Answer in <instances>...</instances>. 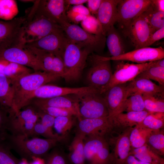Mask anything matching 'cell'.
Listing matches in <instances>:
<instances>
[{
	"mask_svg": "<svg viewBox=\"0 0 164 164\" xmlns=\"http://www.w3.org/2000/svg\"><path fill=\"white\" fill-rule=\"evenodd\" d=\"M109 148L108 143L95 155L90 164H114Z\"/></svg>",
	"mask_w": 164,
	"mask_h": 164,
	"instance_id": "b9f144b4",
	"label": "cell"
},
{
	"mask_svg": "<svg viewBox=\"0 0 164 164\" xmlns=\"http://www.w3.org/2000/svg\"><path fill=\"white\" fill-rule=\"evenodd\" d=\"M10 149L3 141H0V164H18V160L11 153Z\"/></svg>",
	"mask_w": 164,
	"mask_h": 164,
	"instance_id": "f6af8a7d",
	"label": "cell"
},
{
	"mask_svg": "<svg viewBox=\"0 0 164 164\" xmlns=\"http://www.w3.org/2000/svg\"><path fill=\"white\" fill-rule=\"evenodd\" d=\"M150 149L158 155L164 154L163 130H153L148 136L146 143Z\"/></svg>",
	"mask_w": 164,
	"mask_h": 164,
	"instance_id": "e575fe53",
	"label": "cell"
},
{
	"mask_svg": "<svg viewBox=\"0 0 164 164\" xmlns=\"http://www.w3.org/2000/svg\"><path fill=\"white\" fill-rule=\"evenodd\" d=\"M78 120L77 133L85 137L94 135L106 137L113 130L112 125L108 117L81 118Z\"/></svg>",
	"mask_w": 164,
	"mask_h": 164,
	"instance_id": "ac0fdd59",
	"label": "cell"
},
{
	"mask_svg": "<svg viewBox=\"0 0 164 164\" xmlns=\"http://www.w3.org/2000/svg\"><path fill=\"white\" fill-rule=\"evenodd\" d=\"M29 138L7 134L2 141L10 149H13L22 159L27 160H32L34 157H45L48 152L60 142L56 139Z\"/></svg>",
	"mask_w": 164,
	"mask_h": 164,
	"instance_id": "7a4b0ae2",
	"label": "cell"
},
{
	"mask_svg": "<svg viewBox=\"0 0 164 164\" xmlns=\"http://www.w3.org/2000/svg\"><path fill=\"white\" fill-rule=\"evenodd\" d=\"M18 164H30V163L28 162L27 160L22 159L21 160H19Z\"/></svg>",
	"mask_w": 164,
	"mask_h": 164,
	"instance_id": "91938a15",
	"label": "cell"
},
{
	"mask_svg": "<svg viewBox=\"0 0 164 164\" xmlns=\"http://www.w3.org/2000/svg\"><path fill=\"white\" fill-rule=\"evenodd\" d=\"M159 164H164V160L163 159Z\"/></svg>",
	"mask_w": 164,
	"mask_h": 164,
	"instance_id": "6125c7cd",
	"label": "cell"
},
{
	"mask_svg": "<svg viewBox=\"0 0 164 164\" xmlns=\"http://www.w3.org/2000/svg\"><path fill=\"white\" fill-rule=\"evenodd\" d=\"M67 96L45 99L33 98L30 100L29 105L36 107H52L67 109L72 111L78 120L80 119L77 96L74 95L73 97Z\"/></svg>",
	"mask_w": 164,
	"mask_h": 164,
	"instance_id": "44dd1931",
	"label": "cell"
},
{
	"mask_svg": "<svg viewBox=\"0 0 164 164\" xmlns=\"http://www.w3.org/2000/svg\"><path fill=\"white\" fill-rule=\"evenodd\" d=\"M120 0H102L96 17L100 23L102 34L107 32L118 20V5Z\"/></svg>",
	"mask_w": 164,
	"mask_h": 164,
	"instance_id": "603a6c76",
	"label": "cell"
},
{
	"mask_svg": "<svg viewBox=\"0 0 164 164\" xmlns=\"http://www.w3.org/2000/svg\"><path fill=\"white\" fill-rule=\"evenodd\" d=\"M33 107L43 111L55 118L59 117L75 116L72 111L66 109L52 107Z\"/></svg>",
	"mask_w": 164,
	"mask_h": 164,
	"instance_id": "7dc6e473",
	"label": "cell"
},
{
	"mask_svg": "<svg viewBox=\"0 0 164 164\" xmlns=\"http://www.w3.org/2000/svg\"><path fill=\"white\" fill-rule=\"evenodd\" d=\"M85 137L77 133L70 147L68 158L72 164H86L84 152Z\"/></svg>",
	"mask_w": 164,
	"mask_h": 164,
	"instance_id": "83f0119b",
	"label": "cell"
},
{
	"mask_svg": "<svg viewBox=\"0 0 164 164\" xmlns=\"http://www.w3.org/2000/svg\"><path fill=\"white\" fill-rule=\"evenodd\" d=\"M153 130L144 127L141 123L132 128L129 137L131 148H137L144 145L148 136Z\"/></svg>",
	"mask_w": 164,
	"mask_h": 164,
	"instance_id": "4dcf8cb0",
	"label": "cell"
},
{
	"mask_svg": "<svg viewBox=\"0 0 164 164\" xmlns=\"http://www.w3.org/2000/svg\"><path fill=\"white\" fill-rule=\"evenodd\" d=\"M66 15L69 21H71L76 24L81 22L87 16L72 12L69 10L67 12Z\"/></svg>",
	"mask_w": 164,
	"mask_h": 164,
	"instance_id": "f907efd6",
	"label": "cell"
},
{
	"mask_svg": "<svg viewBox=\"0 0 164 164\" xmlns=\"http://www.w3.org/2000/svg\"><path fill=\"white\" fill-rule=\"evenodd\" d=\"M22 27L24 45L38 40L53 32L63 30L59 25L47 18L26 11Z\"/></svg>",
	"mask_w": 164,
	"mask_h": 164,
	"instance_id": "3957f363",
	"label": "cell"
},
{
	"mask_svg": "<svg viewBox=\"0 0 164 164\" xmlns=\"http://www.w3.org/2000/svg\"><path fill=\"white\" fill-rule=\"evenodd\" d=\"M127 84L112 86L104 94L108 112V118L110 121L120 113L123 104L128 98L126 89Z\"/></svg>",
	"mask_w": 164,
	"mask_h": 164,
	"instance_id": "7402d4cb",
	"label": "cell"
},
{
	"mask_svg": "<svg viewBox=\"0 0 164 164\" xmlns=\"http://www.w3.org/2000/svg\"><path fill=\"white\" fill-rule=\"evenodd\" d=\"M125 164H153L145 162L137 159L133 155L129 154Z\"/></svg>",
	"mask_w": 164,
	"mask_h": 164,
	"instance_id": "db71d44e",
	"label": "cell"
},
{
	"mask_svg": "<svg viewBox=\"0 0 164 164\" xmlns=\"http://www.w3.org/2000/svg\"><path fill=\"white\" fill-rule=\"evenodd\" d=\"M118 61V62L111 80L103 91L102 94L112 86L132 81L142 71L154 65L156 61L144 63H134L125 62L124 61Z\"/></svg>",
	"mask_w": 164,
	"mask_h": 164,
	"instance_id": "8fae6325",
	"label": "cell"
},
{
	"mask_svg": "<svg viewBox=\"0 0 164 164\" xmlns=\"http://www.w3.org/2000/svg\"><path fill=\"white\" fill-rule=\"evenodd\" d=\"M135 78L153 80L157 82L159 85L164 86V67L153 65L142 71Z\"/></svg>",
	"mask_w": 164,
	"mask_h": 164,
	"instance_id": "f35d334b",
	"label": "cell"
},
{
	"mask_svg": "<svg viewBox=\"0 0 164 164\" xmlns=\"http://www.w3.org/2000/svg\"><path fill=\"white\" fill-rule=\"evenodd\" d=\"M100 92L99 90L88 86L79 87H63L50 84L43 85L35 91L30 96L29 103L33 98L45 99L68 95L80 96Z\"/></svg>",
	"mask_w": 164,
	"mask_h": 164,
	"instance_id": "5bb4252c",
	"label": "cell"
},
{
	"mask_svg": "<svg viewBox=\"0 0 164 164\" xmlns=\"http://www.w3.org/2000/svg\"><path fill=\"white\" fill-rule=\"evenodd\" d=\"M25 16L9 21L0 20V50L14 47H23L22 27Z\"/></svg>",
	"mask_w": 164,
	"mask_h": 164,
	"instance_id": "30bf717a",
	"label": "cell"
},
{
	"mask_svg": "<svg viewBox=\"0 0 164 164\" xmlns=\"http://www.w3.org/2000/svg\"><path fill=\"white\" fill-rule=\"evenodd\" d=\"M126 92L128 97L136 92L142 94H155L164 93V86L158 85L150 80L135 78L127 83Z\"/></svg>",
	"mask_w": 164,
	"mask_h": 164,
	"instance_id": "d4e9b609",
	"label": "cell"
},
{
	"mask_svg": "<svg viewBox=\"0 0 164 164\" xmlns=\"http://www.w3.org/2000/svg\"><path fill=\"white\" fill-rule=\"evenodd\" d=\"M69 40L63 30L50 34L36 41L26 43L24 46L48 51L63 58L65 48Z\"/></svg>",
	"mask_w": 164,
	"mask_h": 164,
	"instance_id": "2e32d148",
	"label": "cell"
},
{
	"mask_svg": "<svg viewBox=\"0 0 164 164\" xmlns=\"http://www.w3.org/2000/svg\"><path fill=\"white\" fill-rule=\"evenodd\" d=\"M13 90L11 80L0 74V105L11 108L12 106Z\"/></svg>",
	"mask_w": 164,
	"mask_h": 164,
	"instance_id": "1f68e13d",
	"label": "cell"
},
{
	"mask_svg": "<svg viewBox=\"0 0 164 164\" xmlns=\"http://www.w3.org/2000/svg\"><path fill=\"white\" fill-rule=\"evenodd\" d=\"M62 28L68 38L81 48L86 49L92 53L101 52L106 43V36L90 34L75 24L69 22Z\"/></svg>",
	"mask_w": 164,
	"mask_h": 164,
	"instance_id": "8992f818",
	"label": "cell"
},
{
	"mask_svg": "<svg viewBox=\"0 0 164 164\" xmlns=\"http://www.w3.org/2000/svg\"><path fill=\"white\" fill-rule=\"evenodd\" d=\"M122 32L128 37L135 49L148 47L152 34L150 27L143 13L132 20Z\"/></svg>",
	"mask_w": 164,
	"mask_h": 164,
	"instance_id": "7c38bea8",
	"label": "cell"
},
{
	"mask_svg": "<svg viewBox=\"0 0 164 164\" xmlns=\"http://www.w3.org/2000/svg\"><path fill=\"white\" fill-rule=\"evenodd\" d=\"M145 110L143 94L136 92L131 95L125 100L120 113L124 111H140Z\"/></svg>",
	"mask_w": 164,
	"mask_h": 164,
	"instance_id": "d590c367",
	"label": "cell"
},
{
	"mask_svg": "<svg viewBox=\"0 0 164 164\" xmlns=\"http://www.w3.org/2000/svg\"><path fill=\"white\" fill-rule=\"evenodd\" d=\"M152 3L157 10L164 12V0H152Z\"/></svg>",
	"mask_w": 164,
	"mask_h": 164,
	"instance_id": "11a10c76",
	"label": "cell"
},
{
	"mask_svg": "<svg viewBox=\"0 0 164 164\" xmlns=\"http://www.w3.org/2000/svg\"><path fill=\"white\" fill-rule=\"evenodd\" d=\"M1 106L0 105V106Z\"/></svg>",
	"mask_w": 164,
	"mask_h": 164,
	"instance_id": "be15d7a7",
	"label": "cell"
},
{
	"mask_svg": "<svg viewBox=\"0 0 164 164\" xmlns=\"http://www.w3.org/2000/svg\"><path fill=\"white\" fill-rule=\"evenodd\" d=\"M72 116L55 118L53 127L59 135L64 138L75 124Z\"/></svg>",
	"mask_w": 164,
	"mask_h": 164,
	"instance_id": "8d00e7d4",
	"label": "cell"
},
{
	"mask_svg": "<svg viewBox=\"0 0 164 164\" xmlns=\"http://www.w3.org/2000/svg\"><path fill=\"white\" fill-rule=\"evenodd\" d=\"M164 113H154L147 115L141 124L144 127L154 130L161 129L164 125Z\"/></svg>",
	"mask_w": 164,
	"mask_h": 164,
	"instance_id": "ab89813d",
	"label": "cell"
},
{
	"mask_svg": "<svg viewBox=\"0 0 164 164\" xmlns=\"http://www.w3.org/2000/svg\"><path fill=\"white\" fill-rule=\"evenodd\" d=\"M102 2V0H87V8L91 14L96 17Z\"/></svg>",
	"mask_w": 164,
	"mask_h": 164,
	"instance_id": "681fc988",
	"label": "cell"
},
{
	"mask_svg": "<svg viewBox=\"0 0 164 164\" xmlns=\"http://www.w3.org/2000/svg\"><path fill=\"white\" fill-rule=\"evenodd\" d=\"M19 12L16 2L14 0H0V19L9 21L15 18Z\"/></svg>",
	"mask_w": 164,
	"mask_h": 164,
	"instance_id": "74e56055",
	"label": "cell"
},
{
	"mask_svg": "<svg viewBox=\"0 0 164 164\" xmlns=\"http://www.w3.org/2000/svg\"><path fill=\"white\" fill-rule=\"evenodd\" d=\"M109 60L131 61L136 63H144L164 58V49L149 46L135 49L117 56L106 57Z\"/></svg>",
	"mask_w": 164,
	"mask_h": 164,
	"instance_id": "e0dca14e",
	"label": "cell"
},
{
	"mask_svg": "<svg viewBox=\"0 0 164 164\" xmlns=\"http://www.w3.org/2000/svg\"><path fill=\"white\" fill-rule=\"evenodd\" d=\"M150 27L152 34L164 27V12L157 10L152 3L143 13Z\"/></svg>",
	"mask_w": 164,
	"mask_h": 164,
	"instance_id": "d6a6232c",
	"label": "cell"
},
{
	"mask_svg": "<svg viewBox=\"0 0 164 164\" xmlns=\"http://www.w3.org/2000/svg\"><path fill=\"white\" fill-rule=\"evenodd\" d=\"M22 109L15 112L10 108L7 130L11 134L34 137V128L39 117L35 108L31 105Z\"/></svg>",
	"mask_w": 164,
	"mask_h": 164,
	"instance_id": "5b68a950",
	"label": "cell"
},
{
	"mask_svg": "<svg viewBox=\"0 0 164 164\" xmlns=\"http://www.w3.org/2000/svg\"><path fill=\"white\" fill-rule=\"evenodd\" d=\"M20 1L23 2H32L34 3L35 0H20Z\"/></svg>",
	"mask_w": 164,
	"mask_h": 164,
	"instance_id": "94428289",
	"label": "cell"
},
{
	"mask_svg": "<svg viewBox=\"0 0 164 164\" xmlns=\"http://www.w3.org/2000/svg\"><path fill=\"white\" fill-rule=\"evenodd\" d=\"M0 60L30 67L34 72L45 71L42 63L22 47H14L0 50Z\"/></svg>",
	"mask_w": 164,
	"mask_h": 164,
	"instance_id": "9a60e30c",
	"label": "cell"
},
{
	"mask_svg": "<svg viewBox=\"0 0 164 164\" xmlns=\"http://www.w3.org/2000/svg\"><path fill=\"white\" fill-rule=\"evenodd\" d=\"M100 92L77 96L79 112L81 118L108 117V111L104 96Z\"/></svg>",
	"mask_w": 164,
	"mask_h": 164,
	"instance_id": "9c48e42d",
	"label": "cell"
},
{
	"mask_svg": "<svg viewBox=\"0 0 164 164\" xmlns=\"http://www.w3.org/2000/svg\"><path fill=\"white\" fill-rule=\"evenodd\" d=\"M33 107L35 109L39 119H40V122L46 127L52 129L55 118L40 110Z\"/></svg>",
	"mask_w": 164,
	"mask_h": 164,
	"instance_id": "c3c4849f",
	"label": "cell"
},
{
	"mask_svg": "<svg viewBox=\"0 0 164 164\" xmlns=\"http://www.w3.org/2000/svg\"><path fill=\"white\" fill-rule=\"evenodd\" d=\"M132 128L117 132V136L111 137L109 140L107 139L112 149L111 153L114 164H125L131 148L129 137Z\"/></svg>",
	"mask_w": 164,
	"mask_h": 164,
	"instance_id": "d6986e66",
	"label": "cell"
},
{
	"mask_svg": "<svg viewBox=\"0 0 164 164\" xmlns=\"http://www.w3.org/2000/svg\"><path fill=\"white\" fill-rule=\"evenodd\" d=\"M10 108L0 106V140H4L7 134Z\"/></svg>",
	"mask_w": 164,
	"mask_h": 164,
	"instance_id": "bcb514c9",
	"label": "cell"
},
{
	"mask_svg": "<svg viewBox=\"0 0 164 164\" xmlns=\"http://www.w3.org/2000/svg\"><path fill=\"white\" fill-rule=\"evenodd\" d=\"M164 93L143 94L145 110L151 113H164Z\"/></svg>",
	"mask_w": 164,
	"mask_h": 164,
	"instance_id": "836d02e7",
	"label": "cell"
},
{
	"mask_svg": "<svg viewBox=\"0 0 164 164\" xmlns=\"http://www.w3.org/2000/svg\"><path fill=\"white\" fill-rule=\"evenodd\" d=\"M80 24L82 28L88 33L97 35H103L101 24L94 16L91 15L87 16Z\"/></svg>",
	"mask_w": 164,
	"mask_h": 164,
	"instance_id": "60d3db41",
	"label": "cell"
},
{
	"mask_svg": "<svg viewBox=\"0 0 164 164\" xmlns=\"http://www.w3.org/2000/svg\"><path fill=\"white\" fill-rule=\"evenodd\" d=\"M152 0H120L118 5L117 22L122 30L145 12Z\"/></svg>",
	"mask_w": 164,
	"mask_h": 164,
	"instance_id": "4fadbf2b",
	"label": "cell"
},
{
	"mask_svg": "<svg viewBox=\"0 0 164 164\" xmlns=\"http://www.w3.org/2000/svg\"><path fill=\"white\" fill-rule=\"evenodd\" d=\"M42 63L44 71L63 78L64 67L63 58L54 54L35 48L24 46Z\"/></svg>",
	"mask_w": 164,
	"mask_h": 164,
	"instance_id": "ffe728a7",
	"label": "cell"
},
{
	"mask_svg": "<svg viewBox=\"0 0 164 164\" xmlns=\"http://www.w3.org/2000/svg\"><path fill=\"white\" fill-rule=\"evenodd\" d=\"M69 11L78 14H82L87 16L91 15L88 8L83 5H74Z\"/></svg>",
	"mask_w": 164,
	"mask_h": 164,
	"instance_id": "f5cc1de1",
	"label": "cell"
},
{
	"mask_svg": "<svg viewBox=\"0 0 164 164\" xmlns=\"http://www.w3.org/2000/svg\"><path fill=\"white\" fill-rule=\"evenodd\" d=\"M91 67L87 75L89 86L100 91L101 94L108 85L113 75L110 60L98 55L90 56Z\"/></svg>",
	"mask_w": 164,
	"mask_h": 164,
	"instance_id": "52a82bcc",
	"label": "cell"
},
{
	"mask_svg": "<svg viewBox=\"0 0 164 164\" xmlns=\"http://www.w3.org/2000/svg\"><path fill=\"white\" fill-rule=\"evenodd\" d=\"M32 6L27 10L42 15L56 23L62 28L70 22L66 13L64 0H35Z\"/></svg>",
	"mask_w": 164,
	"mask_h": 164,
	"instance_id": "ba28073f",
	"label": "cell"
},
{
	"mask_svg": "<svg viewBox=\"0 0 164 164\" xmlns=\"http://www.w3.org/2000/svg\"><path fill=\"white\" fill-rule=\"evenodd\" d=\"M32 70L26 66L5 60L1 74L4 75L12 81L32 73Z\"/></svg>",
	"mask_w": 164,
	"mask_h": 164,
	"instance_id": "f1b7e54d",
	"label": "cell"
},
{
	"mask_svg": "<svg viewBox=\"0 0 164 164\" xmlns=\"http://www.w3.org/2000/svg\"><path fill=\"white\" fill-rule=\"evenodd\" d=\"M37 135H41L46 138L57 139L60 142L63 138L57 133H54L52 129L46 127L40 122H37L34 127L33 137H36Z\"/></svg>",
	"mask_w": 164,
	"mask_h": 164,
	"instance_id": "ee69618b",
	"label": "cell"
},
{
	"mask_svg": "<svg viewBox=\"0 0 164 164\" xmlns=\"http://www.w3.org/2000/svg\"><path fill=\"white\" fill-rule=\"evenodd\" d=\"M106 43L111 56H117L126 53L124 41L114 26L106 33Z\"/></svg>",
	"mask_w": 164,
	"mask_h": 164,
	"instance_id": "484cf974",
	"label": "cell"
},
{
	"mask_svg": "<svg viewBox=\"0 0 164 164\" xmlns=\"http://www.w3.org/2000/svg\"><path fill=\"white\" fill-rule=\"evenodd\" d=\"M56 146L45 156V164H69L68 157L67 158Z\"/></svg>",
	"mask_w": 164,
	"mask_h": 164,
	"instance_id": "7bdbcfd3",
	"label": "cell"
},
{
	"mask_svg": "<svg viewBox=\"0 0 164 164\" xmlns=\"http://www.w3.org/2000/svg\"><path fill=\"white\" fill-rule=\"evenodd\" d=\"M108 143L105 136L94 135L85 137L84 152L86 163L87 161L88 164H90L95 155Z\"/></svg>",
	"mask_w": 164,
	"mask_h": 164,
	"instance_id": "4316f807",
	"label": "cell"
},
{
	"mask_svg": "<svg viewBox=\"0 0 164 164\" xmlns=\"http://www.w3.org/2000/svg\"><path fill=\"white\" fill-rule=\"evenodd\" d=\"M164 37V27L155 31L152 33L148 43V46L151 45L153 43Z\"/></svg>",
	"mask_w": 164,
	"mask_h": 164,
	"instance_id": "816d5d0a",
	"label": "cell"
},
{
	"mask_svg": "<svg viewBox=\"0 0 164 164\" xmlns=\"http://www.w3.org/2000/svg\"><path fill=\"white\" fill-rule=\"evenodd\" d=\"M60 78L51 73L39 71L11 81L13 97L11 108L17 112L29 105V97L35 91L41 86Z\"/></svg>",
	"mask_w": 164,
	"mask_h": 164,
	"instance_id": "6da1fadb",
	"label": "cell"
},
{
	"mask_svg": "<svg viewBox=\"0 0 164 164\" xmlns=\"http://www.w3.org/2000/svg\"><path fill=\"white\" fill-rule=\"evenodd\" d=\"M129 154L138 160L153 164H159L163 159L154 152L146 144L138 148H131Z\"/></svg>",
	"mask_w": 164,
	"mask_h": 164,
	"instance_id": "f546056e",
	"label": "cell"
},
{
	"mask_svg": "<svg viewBox=\"0 0 164 164\" xmlns=\"http://www.w3.org/2000/svg\"><path fill=\"white\" fill-rule=\"evenodd\" d=\"M164 58H162L156 60L155 63L154 64V66L158 67H164Z\"/></svg>",
	"mask_w": 164,
	"mask_h": 164,
	"instance_id": "680465c9",
	"label": "cell"
},
{
	"mask_svg": "<svg viewBox=\"0 0 164 164\" xmlns=\"http://www.w3.org/2000/svg\"><path fill=\"white\" fill-rule=\"evenodd\" d=\"M32 160L30 164H45L44 159L41 158L34 157L32 158Z\"/></svg>",
	"mask_w": 164,
	"mask_h": 164,
	"instance_id": "6f0895ef",
	"label": "cell"
},
{
	"mask_svg": "<svg viewBox=\"0 0 164 164\" xmlns=\"http://www.w3.org/2000/svg\"><path fill=\"white\" fill-rule=\"evenodd\" d=\"M87 0H65V6L70 5H83L84 3H86Z\"/></svg>",
	"mask_w": 164,
	"mask_h": 164,
	"instance_id": "9f6ffc18",
	"label": "cell"
},
{
	"mask_svg": "<svg viewBox=\"0 0 164 164\" xmlns=\"http://www.w3.org/2000/svg\"><path fill=\"white\" fill-rule=\"evenodd\" d=\"M151 113L145 110L118 114L110 120L113 126L112 131L121 132L128 128H132L133 126L141 122Z\"/></svg>",
	"mask_w": 164,
	"mask_h": 164,
	"instance_id": "cb8c5ba5",
	"label": "cell"
},
{
	"mask_svg": "<svg viewBox=\"0 0 164 164\" xmlns=\"http://www.w3.org/2000/svg\"><path fill=\"white\" fill-rule=\"evenodd\" d=\"M91 53L88 50L81 48L69 40L63 56L64 67L63 78L66 81L72 82L80 79L88 55Z\"/></svg>",
	"mask_w": 164,
	"mask_h": 164,
	"instance_id": "277c9868",
	"label": "cell"
}]
</instances>
